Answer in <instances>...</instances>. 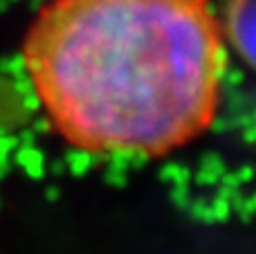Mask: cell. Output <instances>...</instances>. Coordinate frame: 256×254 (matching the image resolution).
I'll use <instances>...</instances> for the list:
<instances>
[{
	"instance_id": "cell-2",
	"label": "cell",
	"mask_w": 256,
	"mask_h": 254,
	"mask_svg": "<svg viewBox=\"0 0 256 254\" xmlns=\"http://www.w3.org/2000/svg\"><path fill=\"white\" fill-rule=\"evenodd\" d=\"M227 48L256 72V0H214Z\"/></svg>"
},
{
	"instance_id": "cell-1",
	"label": "cell",
	"mask_w": 256,
	"mask_h": 254,
	"mask_svg": "<svg viewBox=\"0 0 256 254\" xmlns=\"http://www.w3.org/2000/svg\"><path fill=\"white\" fill-rule=\"evenodd\" d=\"M227 50L214 0H50L20 54L58 140L150 160L212 130Z\"/></svg>"
}]
</instances>
